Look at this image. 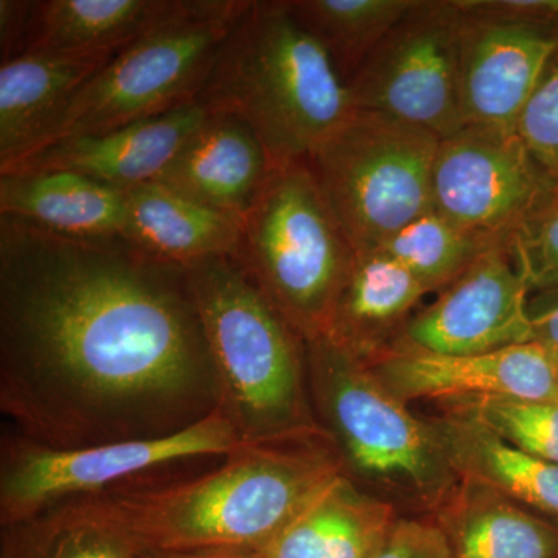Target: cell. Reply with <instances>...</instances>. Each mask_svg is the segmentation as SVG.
I'll use <instances>...</instances> for the list:
<instances>
[{"mask_svg": "<svg viewBox=\"0 0 558 558\" xmlns=\"http://www.w3.org/2000/svg\"><path fill=\"white\" fill-rule=\"evenodd\" d=\"M531 293L558 289V180H553L508 242Z\"/></svg>", "mask_w": 558, "mask_h": 558, "instance_id": "obj_29", "label": "cell"}, {"mask_svg": "<svg viewBox=\"0 0 558 558\" xmlns=\"http://www.w3.org/2000/svg\"><path fill=\"white\" fill-rule=\"evenodd\" d=\"M464 126L515 130L524 106L558 50V24L523 0H462Z\"/></svg>", "mask_w": 558, "mask_h": 558, "instance_id": "obj_12", "label": "cell"}, {"mask_svg": "<svg viewBox=\"0 0 558 558\" xmlns=\"http://www.w3.org/2000/svg\"><path fill=\"white\" fill-rule=\"evenodd\" d=\"M427 286L385 253H357L341 289L325 339L363 363L388 351L387 340L403 329Z\"/></svg>", "mask_w": 558, "mask_h": 558, "instance_id": "obj_19", "label": "cell"}, {"mask_svg": "<svg viewBox=\"0 0 558 558\" xmlns=\"http://www.w3.org/2000/svg\"><path fill=\"white\" fill-rule=\"evenodd\" d=\"M439 142L422 128L357 109L315 150L312 171L355 253L379 248L432 211Z\"/></svg>", "mask_w": 558, "mask_h": 558, "instance_id": "obj_7", "label": "cell"}, {"mask_svg": "<svg viewBox=\"0 0 558 558\" xmlns=\"http://www.w3.org/2000/svg\"><path fill=\"white\" fill-rule=\"evenodd\" d=\"M515 131L543 171L558 180V50L524 106Z\"/></svg>", "mask_w": 558, "mask_h": 558, "instance_id": "obj_30", "label": "cell"}, {"mask_svg": "<svg viewBox=\"0 0 558 558\" xmlns=\"http://www.w3.org/2000/svg\"><path fill=\"white\" fill-rule=\"evenodd\" d=\"M413 3L414 0H289L296 20L325 47L347 84Z\"/></svg>", "mask_w": 558, "mask_h": 558, "instance_id": "obj_26", "label": "cell"}, {"mask_svg": "<svg viewBox=\"0 0 558 558\" xmlns=\"http://www.w3.org/2000/svg\"><path fill=\"white\" fill-rule=\"evenodd\" d=\"M142 558H260L256 550L216 549L191 550V553H149L143 550Z\"/></svg>", "mask_w": 558, "mask_h": 558, "instance_id": "obj_34", "label": "cell"}, {"mask_svg": "<svg viewBox=\"0 0 558 558\" xmlns=\"http://www.w3.org/2000/svg\"><path fill=\"white\" fill-rule=\"evenodd\" d=\"M0 215L72 238H123L126 191L75 172L0 174Z\"/></svg>", "mask_w": 558, "mask_h": 558, "instance_id": "obj_22", "label": "cell"}, {"mask_svg": "<svg viewBox=\"0 0 558 558\" xmlns=\"http://www.w3.org/2000/svg\"><path fill=\"white\" fill-rule=\"evenodd\" d=\"M137 543L78 501L0 526V558H142Z\"/></svg>", "mask_w": 558, "mask_h": 558, "instance_id": "obj_25", "label": "cell"}, {"mask_svg": "<svg viewBox=\"0 0 558 558\" xmlns=\"http://www.w3.org/2000/svg\"><path fill=\"white\" fill-rule=\"evenodd\" d=\"M306 348L315 417L344 473L442 498L453 472L435 428L414 417L366 363L325 337Z\"/></svg>", "mask_w": 558, "mask_h": 558, "instance_id": "obj_6", "label": "cell"}, {"mask_svg": "<svg viewBox=\"0 0 558 558\" xmlns=\"http://www.w3.org/2000/svg\"><path fill=\"white\" fill-rule=\"evenodd\" d=\"M450 405V414L483 425L523 453L558 464V400L481 398Z\"/></svg>", "mask_w": 558, "mask_h": 558, "instance_id": "obj_28", "label": "cell"}, {"mask_svg": "<svg viewBox=\"0 0 558 558\" xmlns=\"http://www.w3.org/2000/svg\"><path fill=\"white\" fill-rule=\"evenodd\" d=\"M462 0H414L409 13L348 81L355 109L438 135L464 128Z\"/></svg>", "mask_w": 558, "mask_h": 558, "instance_id": "obj_10", "label": "cell"}, {"mask_svg": "<svg viewBox=\"0 0 558 558\" xmlns=\"http://www.w3.org/2000/svg\"><path fill=\"white\" fill-rule=\"evenodd\" d=\"M502 244L428 211L392 234L377 252L398 260L433 292L447 288L483 253Z\"/></svg>", "mask_w": 558, "mask_h": 558, "instance_id": "obj_27", "label": "cell"}, {"mask_svg": "<svg viewBox=\"0 0 558 558\" xmlns=\"http://www.w3.org/2000/svg\"><path fill=\"white\" fill-rule=\"evenodd\" d=\"M432 427L459 480L492 488L558 523V464L523 453L457 414L438 418Z\"/></svg>", "mask_w": 558, "mask_h": 558, "instance_id": "obj_24", "label": "cell"}, {"mask_svg": "<svg viewBox=\"0 0 558 558\" xmlns=\"http://www.w3.org/2000/svg\"><path fill=\"white\" fill-rule=\"evenodd\" d=\"M532 341L558 349V289L537 292L529 300Z\"/></svg>", "mask_w": 558, "mask_h": 558, "instance_id": "obj_33", "label": "cell"}, {"mask_svg": "<svg viewBox=\"0 0 558 558\" xmlns=\"http://www.w3.org/2000/svg\"><path fill=\"white\" fill-rule=\"evenodd\" d=\"M343 473L323 432L245 444L201 475L145 481L75 501L149 553L256 550Z\"/></svg>", "mask_w": 558, "mask_h": 558, "instance_id": "obj_2", "label": "cell"}, {"mask_svg": "<svg viewBox=\"0 0 558 558\" xmlns=\"http://www.w3.org/2000/svg\"><path fill=\"white\" fill-rule=\"evenodd\" d=\"M550 182L515 130L464 126L439 142L432 211L461 229L508 242Z\"/></svg>", "mask_w": 558, "mask_h": 558, "instance_id": "obj_11", "label": "cell"}, {"mask_svg": "<svg viewBox=\"0 0 558 558\" xmlns=\"http://www.w3.org/2000/svg\"><path fill=\"white\" fill-rule=\"evenodd\" d=\"M245 446L220 411L178 435L53 449L5 429L0 438V526L75 499L159 480L156 473Z\"/></svg>", "mask_w": 558, "mask_h": 558, "instance_id": "obj_8", "label": "cell"}, {"mask_svg": "<svg viewBox=\"0 0 558 558\" xmlns=\"http://www.w3.org/2000/svg\"><path fill=\"white\" fill-rule=\"evenodd\" d=\"M116 54L32 51L0 65V172L57 142L73 98Z\"/></svg>", "mask_w": 558, "mask_h": 558, "instance_id": "obj_15", "label": "cell"}, {"mask_svg": "<svg viewBox=\"0 0 558 558\" xmlns=\"http://www.w3.org/2000/svg\"><path fill=\"white\" fill-rule=\"evenodd\" d=\"M556 362H557V384H558V349H556Z\"/></svg>", "mask_w": 558, "mask_h": 558, "instance_id": "obj_36", "label": "cell"}, {"mask_svg": "<svg viewBox=\"0 0 558 558\" xmlns=\"http://www.w3.org/2000/svg\"><path fill=\"white\" fill-rule=\"evenodd\" d=\"M247 7L245 0H197L189 16L120 50L73 98L57 142L106 134L196 101Z\"/></svg>", "mask_w": 558, "mask_h": 558, "instance_id": "obj_9", "label": "cell"}, {"mask_svg": "<svg viewBox=\"0 0 558 558\" xmlns=\"http://www.w3.org/2000/svg\"><path fill=\"white\" fill-rule=\"evenodd\" d=\"M396 523L391 505L343 473L256 553L260 558H373Z\"/></svg>", "mask_w": 558, "mask_h": 558, "instance_id": "obj_18", "label": "cell"}, {"mask_svg": "<svg viewBox=\"0 0 558 558\" xmlns=\"http://www.w3.org/2000/svg\"><path fill=\"white\" fill-rule=\"evenodd\" d=\"M123 240L165 263L190 267L216 256H234L240 220L180 196L159 182L126 191Z\"/></svg>", "mask_w": 558, "mask_h": 558, "instance_id": "obj_23", "label": "cell"}, {"mask_svg": "<svg viewBox=\"0 0 558 558\" xmlns=\"http://www.w3.org/2000/svg\"><path fill=\"white\" fill-rule=\"evenodd\" d=\"M529 300L531 289L508 245H497L410 318L395 348L469 355L527 343Z\"/></svg>", "mask_w": 558, "mask_h": 558, "instance_id": "obj_13", "label": "cell"}, {"mask_svg": "<svg viewBox=\"0 0 558 558\" xmlns=\"http://www.w3.org/2000/svg\"><path fill=\"white\" fill-rule=\"evenodd\" d=\"M189 270L123 238L0 215V411L81 449L178 435L219 410Z\"/></svg>", "mask_w": 558, "mask_h": 558, "instance_id": "obj_1", "label": "cell"}, {"mask_svg": "<svg viewBox=\"0 0 558 558\" xmlns=\"http://www.w3.org/2000/svg\"><path fill=\"white\" fill-rule=\"evenodd\" d=\"M373 558H450V553L435 521L398 520Z\"/></svg>", "mask_w": 558, "mask_h": 558, "instance_id": "obj_31", "label": "cell"}, {"mask_svg": "<svg viewBox=\"0 0 558 558\" xmlns=\"http://www.w3.org/2000/svg\"><path fill=\"white\" fill-rule=\"evenodd\" d=\"M219 384L244 444L317 435L306 340L233 256L186 267ZM326 433V432H325Z\"/></svg>", "mask_w": 558, "mask_h": 558, "instance_id": "obj_4", "label": "cell"}, {"mask_svg": "<svg viewBox=\"0 0 558 558\" xmlns=\"http://www.w3.org/2000/svg\"><path fill=\"white\" fill-rule=\"evenodd\" d=\"M274 170L247 123L209 113L156 182L242 223Z\"/></svg>", "mask_w": 558, "mask_h": 558, "instance_id": "obj_17", "label": "cell"}, {"mask_svg": "<svg viewBox=\"0 0 558 558\" xmlns=\"http://www.w3.org/2000/svg\"><path fill=\"white\" fill-rule=\"evenodd\" d=\"M35 2L2 0L0 2V54L3 62L14 60L24 51L25 35Z\"/></svg>", "mask_w": 558, "mask_h": 558, "instance_id": "obj_32", "label": "cell"}, {"mask_svg": "<svg viewBox=\"0 0 558 558\" xmlns=\"http://www.w3.org/2000/svg\"><path fill=\"white\" fill-rule=\"evenodd\" d=\"M523 2L532 13L558 24V0H523Z\"/></svg>", "mask_w": 558, "mask_h": 558, "instance_id": "obj_35", "label": "cell"}, {"mask_svg": "<svg viewBox=\"0 0 558 558\" xmlns=\"http://www.w3.org/2000/svg\"><path fill=\"white\" fill-rule=\"evenodd\" d=\"M355 253L310 160L275 168L242 220L238 263L304 340L326 337Z\"/></svg>", "mask_w": 558, "mask_h": 558, "instance_id": "obj_5", "label": "cell"}, {"mask_svg": "<svg viewBox=\"0 0 558 558\" xmlns=\"http://www.w3.org/2000/svg\"><path fill=\"white\" fill-rule=\"evenodd\" d=\"M196 101L247 123L274 168L310 160L357 110L332 58L289 0L248 2Z\"/></svg>", "mask_w": 558, "mask_h": 558, "instance_id": "obj_3", "label": "cell"}, {"mask_svg": "<svg viewBox=\"0 0 558 558\" xmlns=\"http://www.w3.org/2000/svg\"><path fill=\"white\" fill-rule=\"evenodd\" d=\"M403 403L481 398L558 400L556 348L538 341L469 355L389 349L366 363Z\"/></svg>", "mask_w": 558, "mask_h": 558, "instance_id": "obj_14", "label": "cell"}, {"mask_svg": "<svg viewBox=\"0 0 558 558\" xmlns=\"http://www.w3.org/2000/svg\"><path fill=\"white\" fill-rule=\"evenodd\" d=\"M208 116L207 109L193 101L106 134L60 140L0 174L75 172L128 191L156 182Z\"/></svg>", "mask_w": 558, "mask_h": 558, "instance_id": "obj_16", "label": "cell"}, {"mask_svg": "<svg viewBox=\"0 0 558 558\" xmlns=\"http://www.w3.org/2000/svg\"><path fill=\"white\" fill-rule=\"evenodd\" d=\"M197 0H44L35 2L24 53L109 50L189 16Z\"/></svg>", "mask_w": 558, "mask_h": 558, "instance_id": "obj_20", "label": "cell"}, {"mask_svg": "<svg viewBox=\"0 0 558 558\" xmlns=\"http://www.w3.org/2000/svg\"><path fill=\"white\" fill-rule=\"evenodd\" d=\"M450 558H558V523L505 495L462 481L435 521Z\"/></svg>", "mask_w": 558, "mask_h": 558, "instance_id": "obj_21", "label": "cell"}]
</instances>
